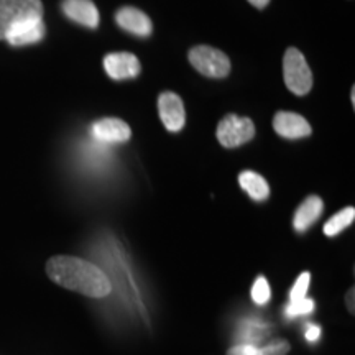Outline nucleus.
<instances>
[{"label":"nucleus","mask_w":355,"mask_h":355,"mask_svg":"<svg viewBox=\"0 0 355 355\" xmlns=\"http://www.w3.org/2000/svg\"><path fill=\"white\" fill-rule=\"evenodd\" d=\"M115 21L125 32L135 35V37H150L152 35V20L145 15L139 8L123 7L115 15Z\"/></svg>","instance_id":"1a4fd4ad"},{"label":"nucleus","mask_w":355,"mask_h":355,"mask_svg":"<svg viewBox=\"0 0 355 355\" xmlns=\"http://www.w3.org/2000/svg\"><path fill=\"white\" fill-rule=\"evenodd\" d=\"M314 309V301L303 298L298 301H291L286 308V314L288 318H295V316H301V314H308Z\"/></svg>","instance_id":"a211bd4d"},{"label":"nucleus","mask_w":355,"mask_h":355,"mask_svg":"<svg viewBox=\"0 0 355 355\" xmlns=\"http://www.w3.org/2000/svg\"><path fill=\"white\" fill-rule=\"evenodd\" d=\"M270 298H272V290H270L268 282L263 277H259L252 286V300L257 304H265L268 303Z\"/></svg>","instance_id":"dca6fc26"},{"label":"nucleus","mask_w":355,"mask_h":355,"mask_svg":"<svg viewBox=\"0 0 355 355\" xmlns=\"http://www.w3.org/2000/svg\"><path fill=\"white\" fill-rule=\"evenodd\" d=\"M92 133L99 141L104 144H123L130 139V127L121 119H101L92 125Z\"/></svg>","instance_id":"9b49d317"},{"label":"nucleus","mask_w":355,"mask_h":355,"mask_svg":"<svg viewBox=\"0 0 355 355\" xmlns=\"http://www.w3.org/2000/svg\"><path fill=\"white\" fill-rule=\"evenodd\" d=\"M44 270L53 283L87 298H104L112 291L107 275L79 257L55 255L46 261Z\"/></svg>","instance_id":"f257e3e1"},{"label":"nucleus","mask_w":355,"mask_h":355,"mask_svg":"<svg viewBox=\"0 0 355 355\" xmlns=\"http://www.w3.org/2000/svg\"><path fill=\"white\" fill-rule=\"evenodd\" d=\"M273 128L279 137L288 140L304 139L313 132L303 115L295 112H278L273 119Z\"/></svg>","instance_id":"6e6552de"},{"label":"nucleus","mask_w":355,"mask_h":355,"mask_svg":"<svg viewBox=\"0 0 355 355\" xmlns=\"http://www.w3.org/2000/svg\"><path fill=\"white\" fill-rule=\"evenodd\" d=\"M63 12L69 20L87 28H96L99 25V10L91 0H64Z\"/></svg>","instance_id":"f8f14e48"},{"label":"nucleus","mask_w":355,"mask_h":355,"mask_svg":"<svg viewBox=\"0 0 355 355\" xmlns=\"http://www.w3.org/2000/svg\"><path fill=\"white\" fill-rule=\"evenodd\" d=\"M248 2H250L252 6L257 7V8H265L266 6H268L270 0H248Z\"/></svg>","instance_id":"5701e85b"},{"label":"nucleus","mask_w":355,"mask_h":355,"mask_svg":"<svg viewBox=\"0 0 355 355\" xmlns=\"http://www.w3.org/2000/svg\"><path fill=\"white\" fill-rule=\"evenodd\" d=\"M227 355H261V350L252 344H241L229 349Z\"/></svg>","instance_id":"aec40b11"},{"label":"nucleus","mask_w":355,"mask_h":355,"mask_svg":"<svg viewBox=\"0 0 355 355\" xmlns=\"http://www.w3.org/2000/svg\"><path fill=\"white\" fill-rule=\"evenodd\" d=\"M158 112L163 125L170 132H180L186 123V112L181 97L175 92H163L158 99Z\"/></svg>","instance_id":"423d86ee"},{"label":"nucleus","mask_w":355,"mask_h":355,"mask_svg":"<svg viewBox=\"0 0 355 355\" xmlns=\"http://www.w3.org/2000/svg\"><path fill=\"white\" fill-rule=\"evenodd\" d=\"M189 63L207 78H225L230 73V60L225 53L211 46H196L189 51Z\"/></svg>","instance_id":"39448f33"},{"label":"nucleus","mask_w":355,"mask_h":355,"mask_svg":"<svg viewBox=\"0 0 355 355\" xmlns=\"http://www.w3.org/2000/svg\"><path fill=\"white\" fill-rule=\"evenodd\" d=\"M354 217V207H345V209L337 212L334 217H331V219L326 222V225H324V234H326L327 237H336L337 234H340L344 229H347L349 225L352 224Z\"/></svg>","instance_id":"2eb2a0df"},{"label":"nucleus","mask_w":355,"mask_h":355,"mask_svg":"<svg viewBox=\"0 0 355 355\" xmlns=\"http://www.w3.org/2000/svg\"><path fill=\"white\" fill-rule=\"evenodd\" d=\"M104 69L109 74V78L115 81H122V79H132L140 74V61L139 58L132 53L119 51L110 53L104 58Z\"/></svg>","instance_id":"0eeeda50"},{"label":"nucleus","mask_w":355,"mask_h":355,"mask_svg":"<svg viewBox=\"0 0 355 355\" xmlns=\"http://www.w3.org/2000/svg\"><path fill=\"white\" fill-rule=\"evenodd\" d=\"M217 140L225 148H237L255 137V125L250 119L229 114L219 122L216 130Z\"/></svg>","instance_id":"20e7f679"},{"label":"nucleus","mask_w":355,"mask_h":355,"mask_svg":"<svg viewBox=\"0 0 355 355\" xmlns=\"http://www.w3.org/2000/svg\"><path fill=\"white\" fill-rule=\"evenodd\" d=\"M283 78L286 87L293 94L306 96L313 87V73L303 56V53L296 48H288L283 58Z\"/></svg>","instance_id":"f03ea898"},{"label":"nucleus","mask_w":355,"mask_h":355,"mask_svg":"<svg viewBox=\"0 0 355 355\" xmlns=\"http://www.w3.org/2000/svg\"><path fill=\"white\" fill-rule=\"evenodd\" d=\"M44 37V24L43 19H30L20 21L13 28L8 30L6 40L12 46H26L42 42Z\"/></svg>","instance_id":"9d476101"},{"label":"nucleus","mask_w":355,"mask_h":355,"mask_svg":"<svg viewBox=\"0 0 355 355\" xmlns=\"http://www.w3.org/2000/svg\"><path fill=\"white\" fill-rule=\"evenodd\" d=\"M309 285H311V273L303 272L300 275V278L296 279L295 286H293V290L290 293L291 301H298V300L306 298V293H308V290H309Z\"/></svg>","instance_id":"f3484780"},{"label":"nucleus","mask_w":355,"mask_h":355,"mask_svg":"<svg viewBox=\"0 0 355 355\" xmlns=\"http://www.w3.org/2000/svg\"><path fill=\"white\" fill-rule=\"evenodd\" d=\"M350 99H352V104L355 102V92H354V89H352V94H350Z\"/></svg>","instance_id":"b1692460"},{"label":"nucleus","mask_w":355,"mask_h":355,"mask_svg":"<svg viewBox=\"0 0 355 355\" xmlns=\"http://www.w3.org/2000/svg\"><path fill=\"white\" fill-rule=\"evenodd\" d=\"M324 202L319 196H308L301 202V206L295 212L293 219V227L298 232H306L311 225L316 222L322 214Z\"/></svg>","instance_id":"ddd939ff"},{"label":"nucleus","mask_w":355,"mask_h":355,"mask_svg":"<svg viewBox=\"0 0 355 355\" xmlns=\"http://www.w3.org/2000/svg\"><path fill=\"white\" fill-rule=\"evenodd\" d=\"M354 296H355V290H354V288H349V291L345 293V306H347V309H349L350 314L355 313Z\"/></svg>","instance_id":"4be33fe9"},{"label":"nucleus","mask_w":355,"mask_h":355,"mask_svg":"<svg viewBox=\"0 0 355 355\" xmlns=\"http://www.w3.org/2000/svg\"><path fill=\"white\" fill-rule=\"evenodd\" d=\"M319 337H321V329L318 326H309L308 331H306V339L309 343H316Z\"/></svg>","instance_id":"412c9836"},{"label":"nucleus","mask_w":355,"mask_h":355,"mask_svg":"<svg viewBox=\"0 0 355 355\" xmlns=\"http://www.w3.org/2000/svg\"><path fill=\"white\" fill-rule=\"evenodd\" d=\"M43 19L42 0H0V40L20 21Z\"/></svg>","instance_id":"7ed1b4c3"},{"label":"nucleus","mask_w":355,"mask_h":355,"mask_svg":"<svg viewBox=\"0 0 355 355\" xmlns=\"http://www.w3.org/2000/svg\"><path fill=\"white\" fill-rule=\"evenodd\" d=\"M239 184L254 201H265L270 196L268 183L255 171H242L239 175Z\"/></svg>","instance_id":"4468645a"},{"label":"nucleus","mask_w":355,"mask_h":355,"mask_svg":"<svg viewBox=\"0 0 355 355\" xmlns=\"http://www.w3.org/2000/svg\"><path fill=\"white\" fill-rule=\"evenodd\" d=\"M290 349H291V345L288 340L278 339V340H273V343L266 344L265 347L260 350H261V355H288Z\"/></svg>","instance_id":"6ab92c4d"}]
</instances>
